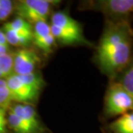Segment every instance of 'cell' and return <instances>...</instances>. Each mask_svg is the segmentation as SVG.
I'll use <instances>...</instances> for the list:
<instances>
[{"instance_id": "d6986e66", "label": "cell", "mask_w": 133, "mask_h": 133, "mask_svg": "<svg viewBox=\"0 0 133 133\" xmlns=\"http://www.w3.org/2000/svg\"><path fill=\"white\" fill-rule=\"evenodd\" d=\"M0 44L6 45V46H10V45L8 44V42H7L5 34H4V32L2 30H0Z\"/></svg>"}, {"instance_id": "9a60e30c", "label": "cell", "mask_w": 133, "mask_h": 133, "mask_svg": "<svg viewBox=\"0 0 133 133\" xmlns=\"http://www.w3.org/2000/svg\"><path fill=\"white\" fill-rule=\"evenodd\" d=\"M124 73L120 77L119 81H117L130 95L133 96V68L130 64L123 71Z\"/></svg>"}, {"instance_id": "4fadbf2b", "label": "cell", "mask_w": 133, "mask_h": 133, "mask_svg": "<svg viewBox=\"0 0 133 133\" xmlns=\"http://www.w3.org/2000/svg\"><path fill=\"white\" fill-rule=\"evenodd\" d=\"M2 30H8L15 31V32L19 33H25V34H32L33 33V25L26 20L23 19L19 17H16L11 22L6 23L3 26Z\"/></svg>"}, {"instance_id": "ba28073f", "label": "cell", "mask_w": 133, "mask_h": 133, "mask_svg": "<svg viewBox=\"0 0 133 133\" xmlns=\"http://www.w3.org/2000/svg\"><path fill=\"white\" fill-rule=\"evenodd\" d=\"M8 110L17 114L32 130L34 133H42L43 131V127L42 125V123L34 105H27V104L11 103Z\"/></svg>"}, {"instance_id": "52a82bcc", "label": "cell", "mask_w": 133, "mask_h": 133, "mask_svg": "<svg viewBox=\"0 0 133 133\" xmlns=\"http://www.w3.org/2000/svg\"><path fill=\"white\" fill-rule=\"evenodd\" d=\"M32 42L35 47L45 55L51 54L56 41L50 30V25L46 21L37 22L33 24Z\"/></svg>"}, {"instance_id": "277c9868", "label": "cell", "mask_w": 133, "mask_h": 133, "mask_svg": "<svg viewBox=\"0 0 133 133\" xmlns=\"http://www.w3.org/2000/svg\"><path fill=\"white\" fill-rule=\"evenodd\" d=\"M5 81L12 102L33 105L38 99L41 89L28 84L18 75L12 74Z\"/></svg>"}, {"instance_id": "8fae6325", "label": "cell", "mask_w": 133, "mask_h": 133, "mask_svg": "<svg viewBox=\"0 0 133 133\" xmlns=\"http://www.w3.org/2000/svg\"><path fill=\"white\" fill-rule=\"evenodd\" d=\"M50 24L58 26L60 28L74 31H82L81 24L64 11H58L52 15Z\"/></svg>"}, {"instance_id": "5bb4252c", "label": "cell", "mask_w": 133, "mask_h": 133, "mask_svg": "<svg viewBox=\"0 0 133 133\" xmlns=\"http://www.w3.org/2000/svg\"><path fill=\"white\" fill-rule=\"evenodd\" d=\"M13 73V59L11 53L0 55V79H6Z\"/></svg>"}, {"instance_id": "30bf717a", "label": "cell", "mask_w": 133, "mask_h": 133, "mask_svg": "<svg viewBox=\"0 0 133 133\" xmlns=\"http://www.w3.org/2000/svg\"><path fill=\"white\" fill-rule=\"evenodd\" d=\"M109 133H133V114L127 112L106 126Z\"/></svg>"}, {"instance_id": "5b68a950", "label": "cell", "mask_w": 133, "mask_h": 133, "mask_svg": "<svg viewBox=\"0 0 133 133\" xmlns=\"http://www.w3.org/2000/svg\"><path fill=\"white\" fill-rule=\"evenodd\" d=\"M13 59V74L26 75L35 73L41 63V57L30 48H20L11 53Z\"/></svg>"}, {"instance_id": "2e32d148", "label": "cell", "mask_w": 133, "mask_h": 133, "mask_svg": "<svg viewBox=\"0 0 133 133\" xmlns=\"http://www.w3.org/2000/svg\"><path fill=\"white\" fill-rule=\"evenodd\" d=\"M11 103L12 101L10 99L6 81L4 79H0V108L7 110Z\"/></svg>"}, {"instance_id": "7c38bea8", "label": "cell", "mask_w": 133, "mask_h": 133, "mask_svg": "<svg viewBox=\"0 0 133 133\" xmlns=\"http://www.w3.org/2000/svg\"><path fill=\"white\" fill-rule=\"evenodd\" d=\"M7 125L14 133H34L17 114L10 111L7 113Z\"/></svg>"}, {"instance_id": "ffe728a7", "label": "cell", "mask_w": 133, "mask_h": 133, "mask_svg": "<svg viewBox=\"0 0 133 133\" xmlns=\"http://www.w3.org/2000/svg\"><path fill=\"white\" fill-rule=\"evenodd\" d=\"M10 53V46L0 44V55H4Z\"/></svg>"}, {"instance_id": "8992f818", "label": "cell", "mask_w": 133, "mask_h": 133, "mask_svg": "<svg viewBox=\"0 0 133 133\" xmlns=\"http://www.w3.org/2000/svg\"><path fill=\"white\" fill-rule=\"evenodd\" d=\"M92 4L108 17L109 22L111 23L127 22L125 18L133 9L132 0H103Z\"/></svg>"}, {"instance_id": "6da1fadb", "label": "cell", "mask_w": 133, "mask_h": 133, "mask_svg": "<svg viewBox=\"0 0 133 133\" xmlns=\"http://www.w3.org/2000/svg\"><path fill=\"white\" fill-rule=\"evenodd\" d=\"M95 62L110 78L123 72L131 59V35L127 22H109L96 48Z\"/></svg>"}, {"instance_id": "9c48e42d", "label": "cell", "mask_w": 133, "mask_h": 133, "mask_svg": "<svg viewBox=\"0 0 133 133\" xmlns=\"http://www.w3.org/2000/svg\"><path fill=\"white\" fill-rule=\"evenodd\" d=\"M50 30L55 37V41L59 42L62 44L70 45V44H90L89 42L83 36V31H74L66 29L60 28L58 26L49 24Z\"/></svg>"}, {"instance_id": "3957f363", "label": "cell", "mask_w": 133, "mask_h": 133, "mask_svg": "<svg viewBox=\"0 0 133 133\" xmlns=\"http://www.w3.org/2000/svg\"><path fill=\"white\" fill-rule=\"evenodd\" d=\"M55 1L49 0H20L14 2V11L30 24L46 21L50 15Z\"/></svg>"}, {"instance_id": "e0dca14e", "label": "cell", "mask_w": 133, "mask_h": 133, "mask_svg": "<svg viewBox=\"0 0 133 133\" xmlns=\"http://www.w3.org/2000/svg\"><path fill=\"white\" fill-rule=\"evenodd\" d=\"M14 11V2L10 0H0V22L6 20Z\"/></svg>"}, {"instance_id": "ac0fdd59", "label": "cell", "mask_w": 133, "mask_h": 133, "mask_svg": "<svg viewBox=\"0 0 133 133\" xmlns=\"http://www.w3.org/2000/svg\"><path fill=\"white\" fill-rule=\"evenodd\" d=\"M7 127L6 109L0 108V133H7Z\"/></svg>"}, {"instance_id": "7a4b0ae2", "label": "cell", "mask_w": 133, "mask_h": 133, "mask_svg": "<svg viewBox=\"0 0 133 133\" xmlns=\"http://www.w3.org/2000/svg\"><path fill=\"white\" fill-rule=\"evenodd\" d=\"M133 106V96L117 82H111L105 96V116L115 117L130 112Z\"/></svg>"}]
</instances>
